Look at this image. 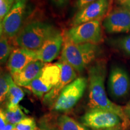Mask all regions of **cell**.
I'll list each match as a JSON object with an SVG mask.
<instances>
[{
  "mask_svg": "<svg viewBox=\"0 0 130 130\" xmlns=\"http://www.w3.org/2000/svg\"><path fill=\"white\" fill-rule=\"evenodd\" d=\"M106 63L104 60H97L89 67L88 72L89 102L90 109L105 110L118 115L121 119L123 129L130 125V120L126 118L123 107L111 101L105 90Z\"/></svg>",
  "mask_w": 130,
  "mask_h": 130,
  "instance_id": "cell-1",
  "label": "cell"
},
{
  "mask_svg": "<svg viewBox=\"0 0 130 130\" xmlns=\"http://www.w3.org/2000/svg\"><path fill=\"white\" fill-rule=\"evenodd\" d=\"M100 48L98 45L92 43L77 44L65 32L64 43L59 62L70 65L78 72L88 68L98 57Z\"/></svg>",
  "mask_w": 130,
  "mask_h": 130,
  "instance_id": "cell-2",
  "label": "cell"
},
{
  "mask_svg": "<svg viewBox=\"0 0 130 130\" xmlns=\"http://www.w3.org/2000/svg\"><path fill=\"white\" fill-rule=\"evenodd\" d=\"M58 31L54 27L46 22L32 21L22 27L14 37V43L19 48L36 52L48 38Z\"/></svg>",
  "mask_w": 130,
  "mask_h": 130,
  "instance_id": "cell-3",
  "label": "cell"
},
{
  "mask_svg": "<svg viewBox=\"0 0 130 130\" xmlns=\"http://www.w3.org/2000/svg\"><path fill=\"white\" fill-rule=\"evenodd\" d=\"M60 74V63L46 64L39 75L25 88L37 97L42 98L58 83Z\"/></svg>",
  "mask_w": 130,
  "mask_h": 130,
  "instance_id": "cell-4",
  "label": "cell"
},
{
  "mask_svg": "<svg viewBox=\"0 0 130 130\" xmlns=\"http://www.w3.org/2000/svg\"><path fill=\"white\" fill-rule=\"evenodd\" d=\"M87 81L85 77H78L66 86L55 102L53 109L60 112L72 109L83 96Z\"/></svg>",
  "mask_w": 130,
  "mask_h": 130,
  "instance_id": "cell-5",
  "label": "cell"
},
{
  "mask_svg": "<svg viewBox=\"0 0 130 130\" xmlns=\"http://www.w3.org/2000/svg\"><path fill=\"white\" fill-rule=\"evenodd\" d=\"M70 39L77 44L98 45L102 41L101 20H95L72 27L66 32Z\"/></svg>",
  "mask_w": 130,
  "mask_h": 130,
  "instance_id": "cell-6",
  "label": "cell"
},
{
  "mask_svg": "<svg viewBox=\"0 0 130 130\" xmlns=\"http://www.w3.org/2000/svg\"><path fill=\"white\" fill-rule=\"evenodd\" d=\"M27 8V0L16 1L9 12L1 22V35L14 38L22 28Z\"/></svg>",
  "mask_w": 130,
  "mask_h": 130,
  "instance_id": "cell-7",
  "label": "cell"
},
{
  "mask_svg": "<svg viewBox=\"0 0 130 130\" xmlns=\"http://www.w3.org/2000/svg\"><path fill=\"white\" fill-rule=\"evenodd\" d=\"M81 122L86 127L93 130H103L122 125L120 117L111 112L100 109H90L81 117Z\"/></svg>",
  "mask_w": 130,
  "mask_h": 130,
  "instance_id": "cell-8",
  "label": "cell"
},
{
  "mask_svg": "<svg viewBox=\"0 0 130 130\" xmlns=\"http://www.w3.org/2000/svg\"><path fill=\"white\" fill-rule=\"evenodd\" d=\"M103 26L109 34L130 32V10L124 6L113 9L105 16Z\"/></svg>",
  "mask_w": 130,
  "mask_h": 130,
  "instance_id": "cell-9",
  "label": "cell"
},
{
  "mask_svg": "<svg viewBox=\"0 0 130 130\" xmlns=\"http://www.w3.org/2000/svg\"><path fill=\"white\" fill-rule=\"evenodd\" d=\"M111 0H98L81 8L72 20V26L95 20H101L107 14L111 5Z\"/></svg>",
  "mask_w": 130,
  "mask_h": 130,
  "instance_id": "cell-10",
  "label": "cell"
},
{
  "mask_svg": "<svg viewBox=\"0 0 130 130\" xmlns=\"http://www.w3.org/2000/svg\"><path fill=\"white\" fill-rule=\"evenodd\" d=\"M108 87L111 96L123 98L130 90V77L126 70L120 66H114L110 71Z\"/></svg>",
  "mask_w": 130,
  "mask_h": 130,
  "instance_id": "cell-11",
  "label": "cell"
},
{
  "mask_svg": "<svg viewBox=\"0 0 130 130\" xmlns=\"http://www.w3.org/2000/svg\"><path fill=\"white\" fill-rule=\"evenodd\" d=\"M60 63L61 65V74L59 81L43 98V103L48 106H53L63 89L77 78V71L72 66L65 63Z\"/></svg>",
  "mask_w": 130,
  "mask_h": 130,
  "instance_id": "cell-12",
  "label": "cell"
},
{
  "mask_svg": "<svg viewBox=\"0 0 130 130\" xmlns=\"http://www.w3.org/2000/svg\"><path fill=\"white\" fill-rule=\"evenodd\" d=\"M64 43V36L60 31L48 38L36 51L37 59L43 63H50L59 56Z\"/></svg>",
  "mask_w": 130,
  "mask_h": 130,
  "instance_id": "cell-13",
  "label": "cell"
},
{
  "mask_svg": "<svg viewBox=\"0 0 130 130\" xmlns=\"http://www.w3.org/2000/svg\"><path fill=\"white\" fill-rule=\"evenodd\" d=\"M36 60L37 59L35 51L19 47L14 49L8 60V69L13 75L20 72L29 63Z\"/></svg>",
  "mask_w": 130,
  "mask_h": 130,
  "instance_id": "cell-14",
  "label": "cell"
},
{
  "mask_svg": "<svg viewBox=\"0 0 130 130\" xmlns=\"http://www.w3.org/2000/svg\"><path fill=\"white\" fill-rule=\"evenodd\" d=\"M45 65V63L38 60L32 61L20 72L13 75L14 83L20 87H27L39 75Z\"/></svg>",
  "mask_w": 130,
  "mask_h": 130,
  "instance_id": "cell-15",
  "label": "cell"
},
{
  "mask_svg": "<svg viewBox=\"0 0 130 130\" xmlns=\"http://www.w3.org/2000/svg\"><path fill=\"white\" fill-rule=\"evenodd\" d=\"M57 125L60 130H89L82 123L67 115H62L58 118Z\"/></svg>",
  "mask_w": 130,
  "mask_h": 130,
  "instance_id": "cell-16",
  "label": "cell"
},
{
  "mask_svg": "<svg viewBox=\"0 0 130 130\" xmlns=\"http://www.w3.org/2000/svg\"><path fill=\"white\" fill-rule=\"evenodd\" d=\"M24 92L21 88L20 86L17 85L13 79L10 84V87L9 93H8L7 100L8 103L7 106H16L18 105L19 103L23 100Z\"/></svg>",
  "mask_w": 130,
  "mask_h": 130,
  "instance_id": "cell-17",
  "label": "cell"
},
{
  "mask_svg": "<svg viewBox=\"0 0 130 130\" xmlns=\"http://www.w3.org/2000/svg\"><path fill=\"white\" fill-rule=\"evenodd\" d=\"M4 111L8 123L14 125L27 118L19 105L16 106H7Z\"/></svg>",
  "mask_w": 130,
  "mask_h": 130,
  "instance_id": "cell-18",
  "label": "cell"
},
{
  "mask_svg": "<svg viewBox=\"0 0 130 130\" xmlns=\"http://www.w3.org/2000/svg\"><path fill=\"white\" fill-rule=\"evenodd\" d=\"M13 77L10 73L4 72L1 74L0 77V102L1 104L7 100L10 84L13 80Z\"/></svg>",
  "mask_w": 130,
  "mask_h": 130,
  "instance_id": "cell-19",
  "label": "cell"
},
{
  "mask_svg": "<svg viewBox=\"0 0 130 130\" xmlns=\"http://www.w3.org/2000/svg\"><path fill=\"white\" fill-rule=\"evenodd\" d=\"M9 39L6 37L4 35H1L0 39V61L1 64H5L10 56L12 51H13V48L10 43Z\"/></svg>",
  "mask_w": 130,
  "mask_h": 130,
  "instance_id": "cell-20",
  "label": "cell"
},
{
  "mask_svg": "<svg viewBox=\"0 0 130 130\" xmlns=\"http://www.w3.org/2000/svg\"><path fill=\"white\" fill-rule=\"evenodd\" d=\"M115 46L127 55H130V36L113 40Z\"/></svg>",
  "mask_w": 130,
  "mask_h": 130,
  "instance_id": "cell-21",
  "label": "cell"
},
{
  "mask_svg": "<svg viewBox=\"0 0 130 130\" xmlns=\"http://www.w3.org/2000/svg\"><path fill=\"white\" fill-rule=\"evenodd\" d=\"M16 130H37L36 122L32 118H26L15 125Z\"/></svg>",
  "mask_w": 130,
  "mask_h": 130,
  "instance_id": "cell-22",
  "label": "cell"
},
{
  "mask_svg": "<svg viewBox=\"0 0 130 130\" xmlns=\"http://www.w3.org/2000/svg\"><path fill=\"white\" fill-rule=\"evenodd\" d=\"M15 0H0V20H3L13 6Z\"/></svg>",
  "mask_w": 130,
  "mask_h": 130,
  "instance_id": "cell-23",
  "label": "cell"
},
{
  "mask_svg": "<svg viewBox=\"0 0 130 130\" xmlns=\"http://www.w3.org/2000/svg\"><path fill=\"white\" fill-rule=\"evenodd\" d=\"M8 123H9L7 121L4 110L1 109V111H0V130L4 129L7 126Z\"/></svg>",
  "mask_w": 130,
  "mask_h": 130,
  "instance_id": "cell-24",
  "label": "cell"
},
{
  "mask_svg": "<svg viewBox=\"0 0 130 130\" xmlns=\"http://www.w3.org/2000/svg\"><path fill=\"white\" fill-rule=\"evenodd\" d=\"M96 1L98 0H78L77 2V6L78 9H80L81 8L84 7V6H87V4Z\"/></svg>",
  "mask_w": 130,
  "mask_h": 130,
  "instance_id": "cell-25",
  "label": "cell"
},
{
  "mask_svg": "<svg viewBox=\"0 0 130 130\" xmlns=\"http://www.w3.org/2000/svg\"><path fill=\"white\" fill-rule=\"evenodd\" d=\"M51 1L57 7H63L68 4L69 0H51Z\"/></svg>",
  "mask_w": 130,
  "mask_h": 130,
  "instance_id": "cell-26",
  "label": "cell"
},
{
  "mask_svg": "<svg viewBox=\"0 0 130 130\" xmlns=\"http://www.w3.org/2000/svg\"><path fill=\"white\" fill-rule=\"evenodd\" d=\"M123 111H124L125 115L128 119L130 120V100L126 104L125 106L123 107Z\"/></svg>",
  "mask_w": 130,
  "mask_h": 130,
  "instance_id": "cell-27",
  "label": "cell"
},
{
  "mask_svg": "<svg viewBox=\"0 0 130 130\" xmlns=\"http://www.w3.org/2000/svg\"><path fill=\"white\" fill-rule=\"evenodd\" d=\"M3 130H16V129L15 128V125H14L8 123L7 126H6Z\"/></svg>",
  "mask_w": 130,
  "mask_h": 130,
  "instance_id": "cell-28",
  "label": "cell"
},
{
  "mask_svg": "<svg viewBox=\"0 0 130 130\" xmlns=\"http://www.w3.org/2000/svg\"><path fill=\"white\" fill-rule=\"evenodd\" d=\"M123 128L122 125H118V126H115V127L107 128V129H105L103 130H123Z\"/></svg>",
  "mask_w": 130,
  "mask_h": 130,
  "instance_id": "cell-29",
  "label": "cell"
},
{
  "mask_svg": "<svg viewBox=\"0 0 130 130\" xmlns=\"http://www.w3.org/2000/svg\"><path fill=\"white\" fill-rule=\"evenodd\" d=\"M117 1H118V2L120 4L125 7V6H126V4H127L128 1H129V0H117Z\"/></svg>",
  "mask_w": 130,
  "mask_h": 130,
  "instance_id": "cell-30",
  "label": "cell"
},
{
  "mask_svg": "<svg viewBox=\"0 0 130 130\" xmlns=\"http://www.w3.org/2000/svg\"><path fill=\"white\" fill-rule=\"evenodd\" d=\"M125 7H126V8H128V9L130 10V0H129V1H128L127 4H126V6H125Z\"/></svg>",
  "mask_w": 130,
  "mask_h": 130,
  "instance_id": "cell-31",
  "label": "cell"
},
{
  "mask_svg": "<svg viewBox=\"0 0 130 130\" xmlns=\"http://www.w3.org/2000/svg\"><path fill=\"white\" fill-rule=\"evenodd\" d=\"M19 1V0H15V1Z\"/></svg>",
  "mask_w": 130,
  "mask_h": 130,
  "instance_id": "cell-32",
  "label": "cell"
}]
</instances>
